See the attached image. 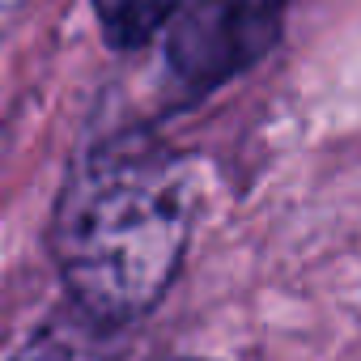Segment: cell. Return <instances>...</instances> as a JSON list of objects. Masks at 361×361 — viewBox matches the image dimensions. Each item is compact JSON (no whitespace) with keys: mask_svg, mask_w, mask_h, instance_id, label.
Here are the masks:
<instances>
[{"mask_svg":"<svg viewBox=\"0 0 361 361\" xmlns=\"http://www.w3.org/2000/svg\"><path fill=\"white\" fill-rule=\"evenodd\" d=\"M13 361H102V357H98V348H94L85 336L64 331V327H47V331H39Z\"/></svg>","mask_w":361,"mask_h":361,"instance_id":"4","label":"cell"},{"mask_svg":"<svg viewBox=\"0 0 361 361\" xmlns=\"http://www.w3.org/2000/svg\"><path fill=\"white\" fill-rule=\"evenodd\" d=\"M183 5L188 0H94V13L106 43L119 51H132V47H145L166 22H174Z\"/></svg>","mask_w":361,"mask_h":361,"instance_id":"3","label":"cell"},{"mask_svg":"<svg viewBox=\"0 0 361 361\" xmlns=\"http://www.w3.org/2000/svg\"><path fill=\"white\" fill-rule=\"evenodd\" d=\"M196 217L183 157L149 140L94 149L60 192L51 251L77 306L98 323H132L161 302Z\"/></svg>","mask_w":361,"mask_h":361,"instance_id":"1","label":"cell"},{"mask_svg":"<svg viewBox=\"0 0 361 361\" xmlns=\"http://www.w3.org/2000/svg\"><path fill=\"white\" fill-rule=\"evenodd\" d=\"M289 0H188L170 30V68L196 90H213L251 68L281 35Z\"/></svg>","mask_w":361,"mask_h":361,"instance_id":"2","label":"cell"}]
</instances>
